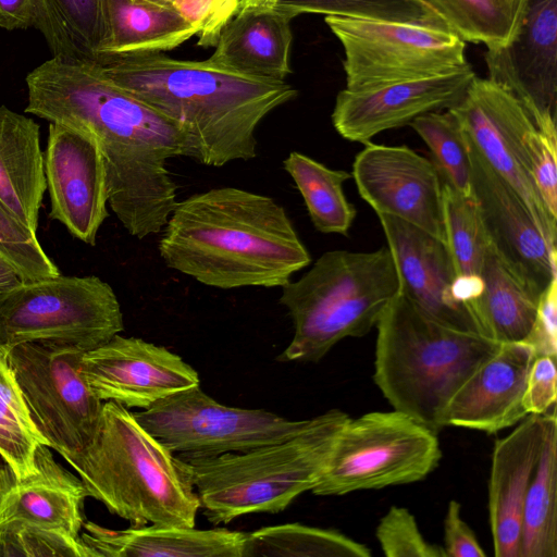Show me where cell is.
Listing matches in <instances>:
<instances>
[{"instance_id": "cell-37", "label": "cell", "mask_w": 557, "mask_h": 557, "mask_svg": "<svg viewBox=\"0 0 557 557\" xmlns=\"http://www.w3.org/2000/svg\"><path fill=\"white\" fill-rule=\"evenodd\" d=\"M274 7L293 18L304 13H320L446 27L421 0H278Z\"/></svg>"}, {"instance_id": "cell-12", "label": "cell", "mask_w": 557, "mask_h": 557, "mask_svg": "<svg viewBox=\"0 0 557 557\" xmlns=\"http://www.w3.org/2000/svg\"><path fill=\"white\" fill-rule=\"evenodd\" d=\"M133 413L171 453L188 456H216L280 442L310 422L288 420L262 409L227 407L199 385Z\"/></svg>"}, {"instance_id": "cell-17", "label": "cell", "mask_w": 557, "mask_h": 557, "mask_svg": "<svg viewBox=\"0 0 557 557\" xmlns=\"http://www.w3.org/2000/svg\"><path fill=\"white\" fill-rule=\"evenodd\" d=\"M82 373L99 399L140 409L200 382L197 371L165 347L120 334L84 352Z\"/></svg>"}, {"instance_id": "cell-16", "label": "cell", "mask_w": 557, "mask_h": 557, "mask_svg": "<svg viewBox=\"0 0 557 557\" xmlns=\"http://www.w3.org/2000/svg\"><path fill=\"white\" fill-rule=\"evenodd\" d=\"M44 157L50 219L95 246L109 215L106 164L98 140L88 131L50 123Z\"/></svg>"}, {"instance_id": "cell-10", "label": "cell", "mask_w": 557, "mask_h": 557, "mask_svg": "<svg viewBox=\"0 0 557 557\" xmlns=\"http://www.w3.org/2000/svg\"><path fill=\"white\" fill-rule=\"evenodd\" d=\"M344 49L345 89L448 74L467 64L466 42L446 27L326 15Z\"/></svg>"}, {"instance_id": "cell-22", "label": "cell", "mask_w": 557, "mask_h": 557, "mask_svg": "<svg viewBox=\"0 0 557 557\" xmlns=\"http://www.w3.org/2000/svg\"><path fill=\"white\" fill-rule=\"evenodd\" d=\"M548 413L528 414L493 448L488 516L496 557H520L525 495L544 445Z\"/></svg>"}, {"instance_id": "cell-3", "label": "cell", "mask_w": 557, "mask_h": 557, "mask_svg": "<svg viewBox=\"0 0 557 557\" xmlns=\"http://www.w3.org/2000/svg\"><path fill=\"white\" fill-rule=\"evenodd\" d=\"M158 249L168 268L220 289L282 287L311 262L283 206L231 186L177 201Z\"/></svg>"}, {"instance_id": "cell-19", "label": "cell", "mask_w": 557, "mask_h": 557, "mask_svg": "<svg viewBox=\"0 0 557 557\" xmlns=\"http://www.w3.org/2000/svg\"><path fill=\"white\" fill-rule=\"evenodd\" d=\"M475 76L470 64L435 77L367 90H341L332 112L336 132L350 141L367 143L375 135L410 124L416 117L456 106Z\"/></svg>"}, {"instance_id": "cell-35", "label": "cell", "mask_w": 557, "mask_h": 557, "mask_svg": "<svg viewBox=\"0 0 557 557\" xmlns=\"http://www.w3.org/2000/svg\"><path fill=\"white\" fill-rule=\"evenodd\" d=\"M465 42L500 47L510 41L523 13L499 0H421Z\"/></svg>"}, {"instance_id": "cell-4", "label": "cell", "mask_w": 557, "mask_h": 557, "mask_svg": "<svg viewBox=\"0 0 557 557\" xmlns=\"http://www.w3.org/2000/svg\"><path fill=\"white\" fill-rule=\"evenodd\" d=\"M66 461L87 496L131 525H196L200 502L176 457L121 404L102 405L92 440Z\"/></svg>"}, {"instance_id": "cell-7", "label": "cell", "mask_w": 557, "mask_h": 557, "mask_svg": "<svg viewBox=\"0 0 557 557\" xmlns=\"http://www.w3.org/2000/svg\"><path fill=\"white\" fill-rule=\"evenodd\" d=\"M281 288L280 304L295 332L277 360L318 362L342 339L364 336L376 325L398 295L399 280L388 247L331 250Z\"/></svg>"}, {"instance_id": "cell-6", "label": "cell", "mask_w": 557, "mask_h": 557, "mask_svg": "<svg viewBox=\"0 0 557 557\" xmlns=\"http://www.w3.org/2000/svg\"><path fill=\"white\" fill-rule=\"evenodd\" d=\"M348 418L331 409L280 442L216 456L175 457L213 524L249 513H277L317 485Z\"/></svg>"}, {"instance_id": "cell-46", "label": "cell", "mask_w": 557, "mask_h": 557, "mask_svg": "<svg viewBox=\"0 0 557 557\" xmlns=\"http://www.w3.org/2000/svg\"><path fill=\"white\" fill-rule=\"evenodd\" d=\"M32 0H0V27L7 30L33 27Z\"/></svg>"}, {"instance_id": "cell-2", "label": "cell", "mask_w": 557, "mask_h": 557, "mask_svg": "<svg viewBox=\"0 0 557 557\" xmlns=\"http://www.w3.org/2000/svg\"><path fill=\"white\" fill-rule=\"evenodd\" d=\"M99 65L115 85L171 121L183 136L185 157L207 166L256 158L261 121L298 95L286 81L234 72L210 59L136 53Z\"/></svg>"}, {"instance_id": "cell-41", "label": "cell", "mask_w": 557, "mask_h": 557, "mask_svg": "<svg viewBox=\"0 0 557 557\" xmlns=\"http://www.w3.org/2000/svg\"><path fill=\"white\" fill-rule=\"evenodd\" d=\"M180 13L198 30L197 45L215 46L224 25L237 13L240 0H148Z\"/></svg>"}, {"instance_id": "cell-24", "label": "cell", "mask_w": 557, "mask_h": 557, "mask_svg": "<svg viewBox=\"0 0 557 557\" xmlns=\"http://www.w3.org/2000/svg\"><path fill=\"white\" fill-rule=\"evenodd\" d=\"M82 542L95 557H243L246 532L174 525L111 530L84 522Z\"/></svg>"}, {"instance_id": "cell-43", "label": "cell", "mask_w": 557, "mask_h": 557, "mask_svg": "<svg viewBox=\"0 0 557 557\" xmlns=\"http://www.w3.org/2000/svg\"><path fill=\"white\" fill-rule=\"evenodd\" d=\"M556 398V358L535 357L528 374L522 406L528 414H546L555 411Z\"/></svg>"}, {"instance_id": "cell-14", "label": "cell", "mask_w": 557, "mask_h": 557, "mask_svg": "<svg viewBox=\"0 0 557 557\" xmlns=\"http://www.w3.org/2000/svg\"><path fill=\"white\" fill-rule=\"evenodd\" d=\"M487 78L524 108L537 129L557 138V0H528L516 34L486 48Z\"/></svg>"}, {"instance_id": "cell-45", "label": "cell", "mask_w": 557, "mask_h": 557, "mask_svg": "<svg viewBox=\"0 0 557 557\" xmlns=\"http://www.w3.org/2000/svg\"><path fill=\"white\" fill-rule=\"evenodd\" d=\"M445 557H485L474 532L461 516V505L451 499L444 519Z\"/></svg>"}, {"instance_id": "cell-20", "label": "cell", "mask_w": 557, "mask_h": 557, "mask_svg": "<svg viewBox=\"0 0 557 557\" xmlns=\"http://www.w3.org/2000/svg\"><path fill=\"white\" fill-rule=\"evenodd\" d=\"M377 216L395 262L399 293L441 323L479 333L469 310L455 298L456 273L446 243L399 218Z\"/></svg>"}, {"instance_id": "cell-18", "label": "cell", "mask_w": 557, "mask_h": 557, "mask_svg": "<svg viewBox=\"0 0 557 557\" xmlns=\"http://www.w3.org/2000/svg\"><path fill=\"white\" fill-rule=\"evenodd\" d=\"M467 141L472 195L491 244L515 273L543 294L557 278V249L547 242L520 196L486 163L468 138Z\"/></svg>"}, {"instance_id": "cell-8", "label": "cell", "mask_w": 557, "mask_h": 557, "mask_svg": "<svg viewBox=\"0 0 557 557\" xmlns=\"http://www.w3.org/2000/svg\"><path fill=\"white\" fill-rule=\"evenodd\" d=\"M442 458L437 432L393 409L348 418L311 492L341 496L418 482Z\"/></svg>"}, {"instance_id": "cell-34", "label": "cell", "mask_w": 557, "mask_h": 557, "mask_svg": "<svg viewBox=\"0 0 557 557\" xmlns=\"http://www.w3.org/2000/svg\"><path fill=\"white\" fill-rule=\"evenodd\" d=\"M46 440L36 430L22 392L0 346V456L18 478L35 471V453Z\"/></svg>"}, {"instance_id": "cell-40", "label": "cell", "mask_w": 557, "mask_h": 557, "mask_svg": "<svg viewBox=\"0 0 557 557\" xmlns=\"http://www.w3.org/2000/svg\"><path fill=\"white\" fill-rule=\"evenodd\" d=\"M375 536L387 557H445L442 546L423 537L414 516L405 507H389L376 527Z\"/></svg>"}, {"instance_id": "cell-36", "label": "cell", "mask_w": 557, "mask_h": 557, "mask_svg": "<svg viewBox=\"0 0 557 557\" xmlns=\"http://www.w3.org/2000/svg\"><path fill=\"white\" fill-rule=\"evenodd\" d=\"M409 125L429 147L442 177L459 193L473 196L468 141L456 115L449 109L429 112Z\"/></svg>"}, {"instance_id": "cell-47", "label": "cell", "mask_w": 557, "mask_h": 557, "mask_svg": "<svg viewBox=\"0 0 557 557\" xmlns=\"http://www.w3.org/2000/svg\"><path fill=\"white\" fill-rule=\"evenodd\" d=\"M21 282L15 269L0 256V297Z\"/></svg>"}, {"instance_id": "cell-48", "label": "cell", "mask_w": 557, "mask_h": 557, "mask_svg": "<svg viewBox=\"0 0 557 557\" xmlns=\"http://www.w3.org/2000/svg\"><path fill=\"white\" fill-rule=\"evenodd\" d=\"M277 1L278 0H240L238 11L273 8Z\"/></svg>"}, {"instance_id": "cell-42", "label": "cell", "mask_w": 557, "mask_h": 557, "mask_svg": "<svg viewBox=\"0 0 557 557\" xmlns=\"http://www.w3.org/2000/svg\"><path fill=\"white\" fill-rule=\"evenodd\" d=\"M525 145L535 187L549 214L557 220V138L536 128L528 135Z\"/></svg>"}, {"instance_id": "cell-44", "label": "cell", "mask_w": 557, "mask_h": 557, "mask_svg": "<svg viewBox=\"0 0 557 557\" xmlns=\"http://www.w3.org/2000/svg\"><path fill=\"white\" fill-rule=\"evenodd\" d=\"M536 357L557 356V278L553 280L541 296L536 315L528 336Z\"/></svg>"}, {"instance_id": "cell-1", "label": "cell", "mask_w": 557, "mask_h": 557, "mask_svg": "<svg viewBox=\"0 0 557 557\" xmlns=\"http://www.w3.org/2000/svg\"><path fill=\"white\" fill-rule=\"evenodd\" d=\"M26 113L90 132L107 172L108 205L127 233L158 234L177 203L168 160L185 157L181 132L110 81L98 63L51 58L26 78Z\"/></svg>"}, {"instance_id": "cell-11", "label": "cell", "mask_w": 557, "mask_h": 557, "mask_svg": "<svg viewBox=\"0 0 557 557\" xmlns=\"http://www.w3.org/2000/svg\"><path fill=\"white\" fill-rule=\"evenodd\" d=\"M7 350L36 430L65 460L74 457L92 440L103 405L82 373L85 350L57 342Z\"/></svg>"}, {"instance_id": "cell-49", "label": "cell", "mask_w": 557, "mask_h": 557, "mask_svg": "<svg viewBox=\"0 0 557 557\" xmlns=\"http://www.w3.org/2000/svg\"><path fill=\"white\" fill-rule=\"evenodd\" d=\"M500 2L513 8L515 10L519 11L520 13L524 12L525 4L523 0H499Z\"/></svg>"}, {"instance_id": "cell-32", "label": "cell", "mask_w": 557, "mask_h": 557, "mask_svg": "<svg viewBox=\"0 0 557 557\" xmlns=\"http://www.w3.org/2000/svg\"><path fill=\"white\" fill-rule=\"evenodd\" d=\"M283 166L302 196L315 230L324 234L348 235L357 211L347 200L343 184L351 178V173L330 169L298 151H292Z\"/></svg>"}, {"instance_id": "cell-23", "label": "cell", "mask_w": 557, "mask_h": 557, "mask_svg": "<svg viewBox=\"0 0 557 557\" xmlns=\"http://www.w3.org/2000/svg\"><path fill=\"white\" fill-rule=\"evenodd\" d=\"M35 471L18 478L0 466V524L26 521L79 537L87 492L81 479L55 461L50 447L39 444Z\"/></svg>"}, {"instance_id": "cell-26", "label": "cell", "mask_w": 557, "mask_h": 557, "mask_svg": "<svg viewBox=\"0 0 557 557\" xmlns=\"http://www.w3.org/2000/svg\"><path fill=\"white\" fill-rule=\"evenodd\" d=\"M39 135L33 119L0 106V201L34 234L47 189Z\"/></svg>"}, {"instance_id": "cell-33", "label": "cell", "mask_w": 557, "mask_h": 557, "mask_svg": "<svg viewBox=\"0 0 557 557\" xmlns=\"http://www.w3.org/2000/svg\"><path fill=\"white\" fill-rule=\"evenodd\" d=\"M370 549L345 534L300 523L265 527L247 533L243 557H369Z\"/></svg>"}, {"instance_id": "cell-25", "label": "cell", "mask_w": 557, "mask_h": 557, "mask_svg": "<svg viewBox=\"0 0 557 557\" xmlns=\"http://www.w3.org/2000/svg\"><path fill=\"white\" fill-rule=\"evenodd\" d=\"M292 20L275 7L238 11L222 28L209 59L234 72L285 81L292 73Z\"/></svg>"}, {"instance_id": "cell-50", "label": "cell", "mask_w": 557, "mask_h": 557, "mask_svg": "<svg viewBox=\"0 0 557 557\" xmlns=\"http://www.w3.org/2000/svg\"><path fill=\"white\" fill-rule=\"evenodd\" d=\"M524 2H527L528 0H523Z\"/></svg>"}, {"instance_id": "cell-39", "label": "cell", "mask_w": 557, "mask_h": 557, "mask_svg": "<svg viewBox=\"0 0 557 557\" xmlns=\"http://www.w3.org/2000/svg\"><path fill=\"white\" fill-rule=\"evenodd\" d=\"M0 256L17 272L22 281L57 276L58 267L38 242L0 201Z\"/></svg>"}, {"instance_id": "cell-21", "label": "cell", "mask_w": 557, "mask_h": 557, "mask_svg": "<svg viewBox=\"0 0 557 557\" xmlns=\"http://www.w3.org/2000/svg\"><path fill=\"white\" fill-rule=\"evenodd\" d=\"M535 357L522 341L500 343L453 395L444 412V426L495 434L518 424L528 416L522 397Z\"/></svg>"}, {"instance_id": "cell-30", "label": "cell", "mask_w": 557, "mask_h": 557, "mask_svg": "<svg viewBox=\"0 0 557 557\" xmlns=\"http://www.w3.org/2000/svg\"><path fill=\"white\" fill-rule=\"evenodd\" d=\"M442 201L445 239L456 273L454 295L471 313L482 289L481 272L491 240L474 197L459 193L443 177Z\"/></svg>"}, {"instance_id": "cell-13", "label": "cell", "mask_w": 557, "mask_h": 557, "mask_svg": "<svg viewBox=\"0 0 557 557\" xmlns=\"http://www.w3.org/2000/svg\"><path fill=\"white\" fill-rule=\"evenodd\" d=\"M449 110L480 156L520 196L547 242L556 247L557 220L535 187L525 145L537 127L521 103L500 85L475 75Z\"/></svg>"}, {"instance_id": "cell-38", "label": "cell", "mask_w": 557, "mask_h": 557, "mask_svg": "<svg viewBox=\"0 0 557 557\" xmlns=\"http://www.w3.org/2000/svg\"><path fill=\"white\" fill-rule=\"evenodd\" d=\"M0 557H95L81 537L26 521L0 524Z\"/></svg>"}, {"instance_id": "cell-5", "label": "cell", "mask_w": 557, "mask_h": 557, "mask_svg": "<svg viewBox=\"0 0 557 557\" xmlns=\"http://www.w3.org/2000/svg\"><path fill=\"white\" fill-rule=\"evenodd\" d=\"M373 380L393 407L435 432L468 376L499 347L476 332L431 318L398 295L376 323Z\"/></svg>"}, {"instance_id": "cell-27", "label": "cell", "mask_w": 557, "mask_h": 557, "mask_svg": "<svg viewBox=\"0 0 557 557\" xmlns=\"http://www.w3.org/2000/svg\"><path fill=\"white\" fill-rule=\"evenodd\" d=\"M481 280V293L471 307L479 333L497 343L523 341L533 325L542 294L515 273L492 244Z\"/></svg>"}, {"instance_id": "cell-31", "label": "cell", "mask_w": 557, "mask_h": 557, "mask_svg": "<svg viewBox=\"0 0 557 557\" xmlns=\"http://www.w3.org/2000/svg\"><path fill=\"white\" fill-rule=\"evenodd\" d=\"M557 417L549 412L544 445L524 498L520 557H557Z\"/></svg>"}, {"instance_id": "cell-9", "label": "cell", "mask_w": 557, "mask_h": 557, "mask_svg": "<svg viewBox=\"0 0 557 557\" xmlns=\"http://www.w3.org/2000/svg\"><path fill=\"white\" fill-rule=\"evenodd\" d=\"M124 330L113 288L96 275L22 281L0 297V346L57 342L94 349Z\"/></svg>"}, {"instance_id": "cell-15", "label": "cell", "mask_w": 557, "mask_h": 557, "mask_svg": "<svg viewBox=\"0 0 557 557\" xmlns=\"http://www.w3.org/2000/svg\"><path fill=\"white\" fill-rule=\"evenodd\" d=\"M351 177L376 214L409 222L446 243L442 175L432 160L407 146L364 143Z\"/></svg>"}, {"instance_id": "cell-29", "label": "cell", "mask_w": 557, "mask_h": 557, "mask_svg": "<svg viewBox=\"0 0 557 557\" xmlns=\"http://www.w3.org/2000/svg\"><path fill=\"white\" fill-rule=\"evenodd\" d=\"M33 27L44 36L52 58L100 63L107 37L104 0H32Z\"/></svg>"}, {"instance_id": "cell-28", "label": "cell", "mask_w": 557, "mask_h": 557, "mask_svg": "<svg viewBox=\"0 0 557 557\" xmlns=\"http://www.w3.org/2000/svg\"><path fill=\"white\" fill-rule=\"evenodd\" d=\"M104 9L101 62L114 55L170 51L198 35L180 13L148 0H104Z\"/></svg>"}]
</instances>
